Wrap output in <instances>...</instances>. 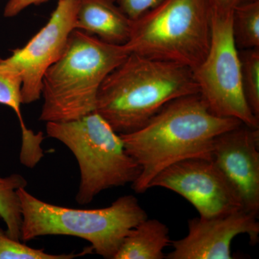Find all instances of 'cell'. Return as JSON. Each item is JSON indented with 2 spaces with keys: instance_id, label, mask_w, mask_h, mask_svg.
<instances>
[{
  "instance_id": "6da1fadb",
  "label": "cell",
  "mask_w": 259,
  "mask_h": 259,
  "mask_svg": "<svg viewBox=\"0 0 259 259\" xmlns=\"http://www.w3.org/2000/svg\"><path fill=\"white\" fill-rule=\"evenodd\" d=\"M209 110L199 94L172 100L135 132L120 135L127 153L141 167L131 184L138 194L167 167L189 158L211 159L213 143L220 135L241 125Z\"/></svg>"
},
{
  "instance_id": "7a4b0ae2",
  "label": "cell",
  "mask_w": 259,
  "mask_h": 259,
  "mask_svg": "<svg viewBox=\"0 0 259 259\" xmlns=\"http://www.w3.org/2000/svg\"><path fill=\"white\" fill-rule=\"evenodd\" d=\"M196 94L199 87L188 66L129 54L102 82L95 112L117 134H131L168 102Z\"/></svg>"
},
{
  "instance_id": "3957f363",
  "label": "cell",
  "mask_w": 259,
  "mask_h": 259,
  "mask_svg": "<svg viewBox=\"0 0 259 259\" xmlns=\"http://www.w3.org/2000/svg\"><path fill=\"white\" fill-rule=\"evenodd\" d=\"M128 55L124 45L74 29L64 54L42 78L40 120L66 122L95 112L102 82Z\"/></svg>"
},
{
  "instance_id": "277c9868",
  "label": "cell",
  "mask_w": 259,
  "mask_h": 259,
  "mask_svg": "<svg viewBox=\"0 0 259 259\" xmlns=\"http://www.w3.org/2000/svg\"><path fill=\"white\" fill-rule=\"evenodd\" d=\"M18 194L21 241L44 236L77 237L90 242L94 251L105 258L114 259L129 232L148 218L133 195L119 197L105 208L80 209L47 203L25 188L19 189Z\"/></svg>"
},
{
  "instance_id": "5b68a950",
  "label": "cell",
  "mask_w": 259,
  "mask_h": 259,
  "mask_svg": "<svg viewBox=\"0 0 259 259\" xmlns=\"http://www.w3.org/2000/svg\"><path fill=\"white\" fill-rule=\"evenodd\" d=\"M209 0H163L134 20L129 54L172 61L192 70L208 52L212 34Z\"/></svg>"
},
{
  "instance_id": "8992f818",
  "label": "cell",
  "mask_w": 259,
  "mask_h": 259,
  "mask_svg": "<svg viewBox=\"0 0 259 259\" xmlns=\"http://www.w3.org/2000/svg\"><path fill=\"white\" fill-rule=\"evenodd\" d=\"M46 127L48 136L64 144L79 163L76 201L80 204L90 203L107 189L134 183L141 174L120 135L97 112L76 120L47 122Z\"/></svg>"
},
{
  "instance_id": "52a82bcc",
  "label": "cell",
  "mask_w": 259,
  "mask_h": 259,
  "mask_svg": "<svg viewBox=\"0 0 259 259\" xmlns=\"http://www.w3.org/2000/svg\"><path fill=\"white\" fill-rule=\"evenodd\" d=\"M232 15L212 11L210 46L204 60L192 70L194 77L199 95L212 113L259 128V119L250 110L243 93L239 50L232 31Z\"/></svg>"
},
{
  "instance_id": "ba28073f",
  "label": "cell",
  "mask_w": 259,
  "mask_h": 259,
  "mask_svg": "<svg viewBox=\"0 0 259 259\" xmlns=\"http://www.w3.org/2000/svg\"><path fill=\"white\" fill-rule=\"evenodd\" d=\"M78 0H59L49 21L26 45L12 51L0 62L22 79V102L30 104L41 97L42 81L50 66L64 54L71 32L76 29Z\"/></svg>"
},
{
  "instance_id": "9c48e42d",
  "label": "cell",
  "mask_w": 259,
  "mask_h": 259,
  "mask_svg": "<svg viewBox=\"0 0 259 259\" xmlns=\"http://www.w3.org/2000/svg\"><path fill=\"white\" fill-rule=\"evenodd\" d=\"M157 187L180 194L195 207L201 218L243 209L238 195L212 159L189 158L174 163L151 181L149 189Z\"/></svg>"
},
{
  "instance_id": "30bf717a",
  "label": "cell",
  "mask_w": 259,
  "mask_h": 259,
  "mask_svg": "<svg viewBox=\"0 0 259 259\" xmlns=\"http://www.w3.org/2000/svg\"><path fill=\"white\" fill-rule=\"evenodd\" d=\"M211 159L241 201L243 210L259 212V128L241 124L218 136Z\"/></svg>"
},
{
  "instance_id": "8fae6325",
  "label": "cell",
  "mask_w": 259,
  "mask_h": 259,
  "mask_svg": "<svg viewBox=\"0 0 259 259\" xmlns=\"http://www.w3.org/2000/svg\"><path fill=\"white\" fill-rule=\"evenodd\" d=\"M257 215L246 211L210 218H197L188 222L189 232L171 243L168 259H232L231 244L238 235L247 234L251 244L258 241Z\"/></svg>"
},
{
  "instance_id": "7c38bea8",
  "label": "cell",
  "mask_w": 259,
  "mask_h": 259,
  "mask_svg": "<svg viewBox=\"0 0 259 259\" xmlns=\"http://www.w3.org/2000/svg\"><path fill=\"white\" fill-rule=\"evenodd\" d=\"M133 23L115 0H78L76 29L103 41L125 45L131 36Z\"/></svg>"
},
{
  "instance_id": "4fadbf2b",
  "label": "cell",
  "mask_w": 259,
  "mask_h": 259,
  "mask_svg": "<svg viewBox=\"0 0 259 259\" xmlns=\"http://www.w3.org/2000/svg\"><path fill=\"white\" fill-rule=\"evenodd\" d=\"M170 243L168 227L147 218L129 232L114 259H163V250Z\"/></svg>"
},
{
  "instance_id": "5bb4252c",
  "label": "cell",
  "mask_w": 259,
  "mask_h": 259,
  "mask_svg": "<svg viewBox=\"0 0 259 259\" xmlns=\"http://www.w3.org/2000/svg\"><path fill=\"white\" fill-rule=\"evenodd\" d=\"M27 185L25 177L18 174L0 177V218L4 221L8 236L18 241H21L23 217L18 190Z\"/></svg>"
},
{
  "instance_id": "9a60e30c",
  "label": "cell",
  "mask_w": 259,
  "mask_h": 259,
  "mask_svg": "<svg viewBox=\"0 0 259 259\" xmlns=\"http://www.w3.org/2000/svg\"><path fill=\"white\" fill-rule=\"evenodd\" d=\"M232 31L238 50L259 48V0L235 8L232 15Z\"/></svg>"
},
{
  "instance_id": "2e32d148",
  "label": "cell",
  "mask_w": 259,
  "mask_h": 259,
  "mask_svg": "<svg viewBox=\"0 0 259 259\" xmlns=\"http://www.w3.org/2000/svg\"><path fill=\"white\" fill-rule=\"evenodd\" d=\"M22 79L16 71L0 62V104L13 109L18 116L23 134V145L30 144L36 138L24 122L21 113Z\"/></svg>"
},
{
  "instance_id": "e0dca14e",
  "label": "cell",
  "mask_w": 259,
  "mask_h": 259,
  "mask_svg": "<svg viewBox=\"0 0 259 259\" xmlns=\"http://www.w3.org/2000/svg\"><path fill=\"white\" fill-rule=\"evenodd\" d=\"M243 93L248 107L259 119V48L239 51Z\"/></svg>"
},
{
  "instance_id": "ac0fdd59",
  "label": "cell",
  "mask_w": 259,
  "mask_h": 259,
  "mask_svg": "<svg viewBox=\"0 0 259 259\" xmlns=\"http://www.w3.org/2000/svg\"><path fill=\"white\" fill-rule=\"evenodd\" d=\"M91 246L79 253L51 254L44 249H35L8 236L0 228V259H72L93 253Z\"/></svg>"
},
{
  "instance_id": "d6986e66",
  "label": "cell",
  "mask_w": 259,
  "mask_h": 259,
  "mask_svg": "<svg viewBox=\"0 0 259 259\" xmlns=\"http://www.w3.org/2000/svg\"><path fill=\"white\" fill-rule=\"evenodd\" d=\"M119 8L131 20H137L158 6L163 0H115Z\"/></svg>"
},
{
  "instance_id": "ffe728a7",
  "label": "cell",
  "mask_w": 259,
  "mask_h": 259,
  "mask_svg": "<svg viewBox=\"0 0 259 259\" xmlns=\"http://www.w3.org/2000/svg\"><path fill=\"white\" fill-rule=\"evenodd\" d=\"M47 1L49 0H9L5 5L4 16L5 18H13L30 5H40Z\"/></svg>"
},
{
  "instance_id": "44dd1931",
  "label": "cell",
  "mask_w": 259,
  "mask_h": 259,
  "mask_svg": "<svg viewBox=\"0 0 259 259\" xmlns=\"http://www.w3.org/2000/svg\"><path fill=\"white\" fill-rule=\"evenodd\" d=\"M212 7V11L222 14H229L233 13L237 7L248 2L255 0H209Z\"/></svg>"
}]
</instances>
